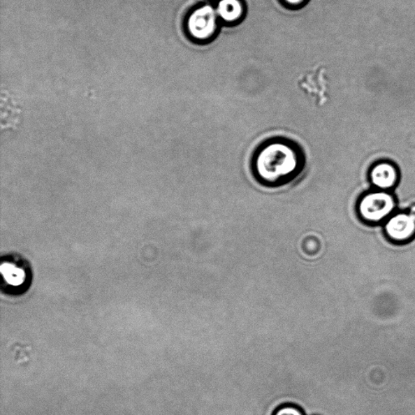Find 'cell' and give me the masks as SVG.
Segmentation results:
<instances>
[{
  "instance_id": "obj_1",
  "label": "cell",
  "mask_w": 415,
  "mask_h": 415,
  "mask_svg": "<svg viewBox=\"0 0 415 415\" xmlns=\"http://www.w3.org/2000/svg\"><path fill=\"white\" fill-rule=\"evenodd\" d=\"M252 175L258 184L279 189L300 178L306 167L305 152L292 140L276 138L265 141L252 156Z\"/></svg>"
},
{
  "instance_id": "obj_2",
  "label": "cell",
  "mask_w": 415,
  "mask_h": 415,
  "mask_svg": "<svg viewBox=\"0 0 415 415\" xmlns=\"http://www.w3.org/2000/svg\"><path fill=\"white\" fill-rule=\"evenodd\" d=\"M216 8L204 4L196 8L187 17L185 29L189 36L198 43L209 41L219 29Z\"/></svg>"
},
{
  "instance_id": "obj_3",
  "label": "cell",
  "mask_w": 415,
  "mask_h": 415,
  "mask_svg": "<svg viewBox=\"0 0 415 415\" xmlns=\"http://www.w3.org/2000/svg\"><path fill=\"white\" fill-rule=\"evenodd\" d=\"M396 208L394 197L387 191H376L363 196L358 205L361 219L370 224H379L389 219Z\"/></svg>"
},
{
  "instance_id": "obj_4",
  "label": "cell",
  "mask_w": 415,
  "mask_h": 415,
  "mask_svg": "<svg viewBox=\"0 0 415 415\" xmlns=\"http://www.w3.org/2000/svg\"><path fill=\"white\" fill-rule=\"evenodd\" d=\"M386 232L391 240L403 242L415 236V216L409 212H398L389 217L386 221Z\"/></svg>"
},
{
  "instance_id": "obj_5",
  "label": "cell",
  "mask_w": 415,
  "mask_h": 415,
  "mask_svg": "<svg viewBox=\"0 0 415 415\" xmlns=\"http://www.w3.org/2000/svg\"><path fill=\"white\" fill-rule=\"evenodd\" d=\"M397 167L388 161H381L372 166L370 170L372 184L381 191L391 190L398 182Z\"/></svg>"
},
{
  "instance_id": "obj_6",
  "label": "cell",
  "mask_w": 415,
  "mask_h": 415,
  "mask_svg": "<svg viewBox=\"0 0 415 415\" xmlns=\"http://www.w3.org/2000/svg\"><path fill=\"white\" fill-rule=\"evenodd\" d=\"M1 272L6 285L11 287H22L27 279L25 266L19 264L17 259H8L2 261Z\"/></svg>"
},
{
  "instance_id": "obj_7",
  "label": "cell",
  "mask_w": 415,
  "mask_h": 415,
  "mask_svg": "<svg viewBox=\"0 0 415 415\" xmlns=\"http://www.w3.org/2000/svg\"><path fill=\"white\" fill-rule=\"evenodd\" d=\"M216 11L221 22L235 24L244 17L245 8L240 0H219Z\"/></svg>"
},
{
  "instance_id": "obj_8",
  "label": "cell",
  "mask_w": 415,
  "mask_h": 415,
  "mask_svg": "<svg viewBox=\"0 0 415 415\" xmlns=\"http://www.w3.org/2000/svg\"><path fill=\"white\" fill-rule=\"evenodd\" d=\"M275 415H303L300 409L293 406H285L278 409Z\"/></svg>"
},
{
  "instance_id": "obj_9",
  "label": "cell",
  "mask_w": 415,
  "mask_h": 415,
  "mask_svg": "<svg viewBox=\"0 0 415 415\" xmlns=\"http://www.w3.org/2000/svg\"><path fill=\"white\" fill-rule=\"evenodd\" d=\"M286 4L291 5V6H298L303 3L305 0H283Z\"/></svg>"
},
{
  "instance_id": "obj_10",
  "label": "cell",
  "mask_w": 415,
  "mask_h": 415,
  "mask_svg": "<svg viewBox=\"0 0 415 415\" xmlns=\"http://www.w3.org/2000/svg\"><path fill=\"white\" fill-rule=\"evenodd\" d=\"M412 212V214H413L415 216V205L412 206L411 208V211H409Z\"/></svg>"
}]
</instances>
